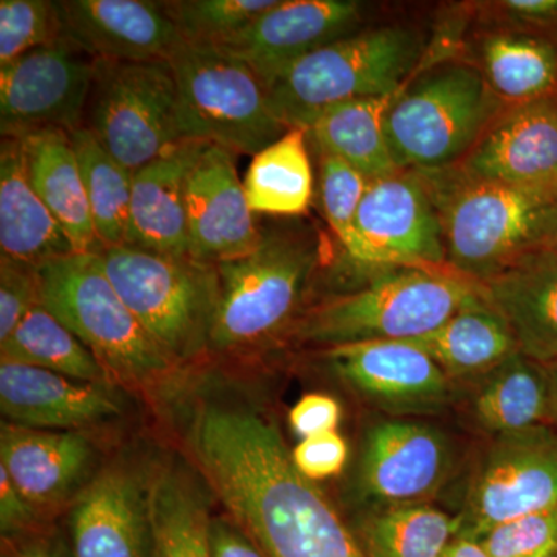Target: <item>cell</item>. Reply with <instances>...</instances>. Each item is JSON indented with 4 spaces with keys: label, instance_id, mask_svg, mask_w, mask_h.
I'll use <instances>...</instances> for the list:
<instances>
[{
    "label": "cell",
    "instance_id": "6da1fadb",
    "mask_svg": "<svg viewBox=\"0 0 557 557\" xmlns=\"http://www.w3.org/2000/svg\"><path fill=\"white\" fill-rule=\"evenodd\" d=\"M171 392L164 417L186 457L263 556L368 557L244 388L203 373Z\"/></svg>",
    "mask_w": 557,
    "mask_h": 557
},
{
    "label": "cell",
    "instance_id": "7a4b0ae2",
    "mask_svg": "<svg viewBox=\"0 0 557 557\" xmlns=\"http://www.w3.org/2000/svg\"><path fill=\"white\" fill-rule=\"evenodd\" d=\"M418 174L438 209L446 259L458 276L480 285L557 247V185H505L457 166Z\"/></svg>",
    "mask_w": 557,
    "mask_h": 557
},
{
    "label": "cell",
    "instance_id": "3957f363",
    "mask_svg": "<svg viewBox=\"0 0 557 557\" xmlns=\"http://www.w3.org/2000/svg\"><path fill=\"white\" fill-rule=\"evenodd\" d=\"M325 244L306 215L260 219L258 247L218 263L220 298L209 351L242 354L289 332Z\"/></svg>",
    "mask_w": 557,
    "mask_h": 557
},
{
    "label": "cell",
    "instance_id": "277c9868",
    "mask_svg": "<svg viewBox=\"0 0 557 557\" xmlns=\"http://www.w3.org/2000/svg\"><path fill=\"white\" fill-rule=\"evenodd\" d=\"M504 106L474 62L421 65L394 95L384 115L395 166L412 172L458 166Z\"/></svg>",
    "mask_w": 557,
    "mask_h": 557
},
{
    "label": "cell",
    "instance_id": "5b68a950",
    "mask_svg": "<svg viewBox=\"0 0 557 557\" xmlns=\"http://www.w3.org/2000/svg\"><path fill=\"white\" fill-rule=\"evenodd\" d=\"M424 53L423 33L412 25H366L288 69L269 89L271 108L288 129L309 131L341 102L397 94Z\"/></svg>",
    "mask_w": 557,
    "mask_h": 557
},
{
    "label": "cell",
    "instance_id": "8992f818",
    "mask_svg": "<svg viewBox=\"0 0 557 557\" xmlns=\"http://www.w3.org/2000/svg\"><path fill=\"white\" fill-rule=\"evenodd\" d=\"M482 296L454 271L380 269L364 287L304 311L289 333L324 348L370 341H410L434 332Z\"/></svg>",
    "mask_w": 557,
    "mask_h": 557
},
{
    "label": "cell",
    "instance_id": "52a82bcc",
    "mask_svg": "<svg viewBox=\"0 0 557 557\" xmlns=\"http://www.w3.org/2000/svg\"><path fill=\"white\" fill-rule=\"evenodd\" d=\"M113 287L172 364L209 351L220 298L218 265L120 245L100 252Z\"/></svg>",
    "mask_w": 557,
    "mask_h": 557
},
{
    "label": "cell",
    "instance_id": "ba28073f",
    "mask_svg": "<svg viewBox=\"0 0 557 557\" xmlns=\"http://www.w3.org/2000/svg\"><path fill=\"white\" fill-rule=\"evenodd\" d=\"M39 304L78 336L110 379L145 386L175 368L141 327L106 274L100 255H75L38 267Z\"/></svg>",
    "mask_w": 557,
    "mask_h": 557
},
{
    "label": "cell",
    "instance_id": "9c48e42d",
    "mask_svg": "<svg viewBox=\"0 0 557 557\" xmlns=\"http://www.w3.org/2000/svg\"><path fill=\"white\" fill-rule=\"evenodd\" d=\"M166 61L177 86L183 139L255 157L289 131L259 76L228 51L182 40Z\"/></svg>",
    "mask_w": 557,
    "mask_h": 557
},
{
    "label": "cell",
    "instance_id": "30bf717a",
    "mask_svg": "<svg viewBox=\"0 0 557 557\" xmlns=\"http://www.w3.org/2000/svg\"><path fill=\"white\" fill-rule=\"evenodd\" d=\"M84 127L131 172L183 141L170 62L94 60Z\"/></svg>",
    "mask_w": 557,
    "mask_h": 557
},
{
    "label": "cell",
    "instance_id": "8fae6325",
    "mask_svg": "<svg viewBox=\"0 0 557 557\" xmlns=\"http://www.w3.org/2000/svg\"><path fill=\"white\" fill-rule=\"evenodd\" d=\"M557 508V431L548 424L497 435L458 516L457 537L479 541L500 523Z\"/></svg>",
    "mask_w": 557,
    "mask_h": 557
},
{
    "label": "cell",
    "instance_id": "7c38bea8",
    "mask_svg": "<svg viewBox=\"0 0 557 557\" xmlns=\"http://www.w3.org/2000/svg\"><path fill=\"white\" fill-rule=\"evenodd\" d=\"M94 58L60 39L0 67L2 138L33 132H73L84 126Z\"/></svg>",
    "mask_w": 557,
    "mask_h": 557
},
{
    "label": "cell",
    "instance_id": "4fadbf2b",
    "mask_svg": "<svg viewBox=\"0 0 557 557\" xmlns=\"http://www.w3.org/2000/svg\"><path fill=\"white\" fill-rule=\"evenodd\" d=\"M357 230L373 269L453 271L438 209L418 172L397 171L369 182Z\"/></svg>",
    "mask_w": 557,
    "mask_h": 557
},
{
    "label": "cell",
    "instance_id": "5bb4252c",
    "mask_svg": "<svg viewBox=\"0 0 557 557\" xmlns=\"http://www.w3.org/2000/svg\"><path fill=\"white\" fill-rule=\"evenodd\" d=\"M366 11L358 0H278L215 47L248 64L269 90L313 51L366 27Z\"/></svg>",
    "mask_w": 557,
    "mask_h": 557
},
{
    "label": "cell",
    "instance_id": "9a60e30c",
    "mask_svg": "<svg viewBox=\"0 0 557 557\" xmlns=\"http://www.w3.org/2000/svg\"><path fill=\"white\" fill-rule=\"evenodd\" d=\"M69 537L73 557H156L149 469H101L73 500Z\"/></svg>",
    "mask_w": 557,
    "mask_h": 557
},
{
    "label": "cell",
    "instance_id": "2e32d148",
    "mask_svg": "<svg viewBox=\"0 0 557 557\" xmlns=\"http://www.w3.org/2000/svg\"><path fill=\"white\" fill-rule=\"evenodd\" d=\"M236 153L207 143L186 189L190 258L218 265L258 247L260 219L249 208Z\"/></svg>",
    "mask_w": 557,
    "mask_h": 557
},
{
    "label": "cell",
    "instance_id": "e0dca14e",
    "mask_svg": "<svg viewBox=\"0 0 557 557\" xmlns=\"http://www.w3.org/2000/svg\"><path fill=\"white\" fill-rule=\"evenodd\" d=\"M322 355L348 386L392 412H428L449 398V376L408 341L343 344Z\"/></svg>",
    "mask_w": 557,
    "mask_h": 557
},
{
    "label": "cell",
    "instance_id": "ac0fdd59",
    "mask_svg": "<svg viewBox=\"0 0 557 557\" xmlns=\"http://www.w3.org/2000/svg\"><path fill=\"white\" fill-rule=\"evenodd\" d=\"M450 468L449 440L443 432L391 420L370 429L359 463V491L380 507L409 505L431 496Z\"/></svg>",
    "mask_w": 557,
    "mask_h": 557
},
{
    "label": "cell",
    "instance_id": "d6986e66",
    "mask_svg": "<svg viewBox=\"0 0 557 557\" xmlns=\"http://www.w3.org/2000/svg\"><path fill=\"white\" fill-rule=\"evenodd\" d=\"M460 168L516 186L557 185V94L505 104Z\"/></svg>",
    "mask_w": 557,
    "mask_h": 557
},
{
    "label": "cell",
    "instance_id": "ffe728a7",
    "mask_svg": "<svg viewBox=\"0 0 557 557\" xmlns=\"http://www.w3.org/2000/svg\"><path fill=\"white\" fill-rule=\"evenodd\" d=\"M62 38L94 60L166 61L182 42L163 2L61 0Z\"/></svg>",
    "mask_w": 557,
    "mask_h": 557
},
{
    "label": "cell",
    "instance_id": "44dd1931",
    "mask_svg": "<svg viewBox=\"0 0 557 557\" xmlns=\"http://www.w3.org/2000/svg\"><path fill=\"white\" fill-rule=\"evenodd\" d=\"M113 383H90L0 359V410L7 423L79 431L123 412Z\"/></svg>",
    "mask_w": 557,
    "mask_h": 557
},
{
    "label": "cell",
    "instance_id": "7402d4cb",
    "mask_svg": "<svg viewBox=\"0 0 557 557\" xmlns=\"http://www.w3.org/2000/svg\"><path fill=\"white\" fill-rule=\"evenodd\" d=\"M95 449L81 431H47L2 423L0 467L38 509L58 507L87 485Z\"/></svg>",
    "mask_w": 557,
    "mask_h": 557
},
{
    "label": "cell",
    "instance_id": "603a6c76",
    "mask_svg": "<svg viewBox=\"0 0 557 557\" xmlns=\"http://www.w3.org/2000/svg\"><path fill=\"white\" fill-rule=\"evenodd\" d=\"M205 145L183 139L132 174L129 247L189 256L186 189Z\"/></svg>",
    "mask_w": 557,
    "mask_h": 557
},
{
    "label": "cell",
    "instance_id": "cb8c5ba5",
    "mask_svg": "<svg viewBox=\"0 0 557 557\" xmlns=\"http://www.w3.org/2000/svg\"><path fill=\"white\" fill-rule=\"evenodd\" d=\"M480 288L525 357L541 364L557 359V247L528 256Z\"/></svg>",
    "mask_w": 557,
    "mask_h": 557
},
{
    "label": "cell",
    "instance_id": "d4e9b609",
    "mask_svg": "<svg viewBox=\"0 0 557 557\" xmlns=\"http://www.w3.org/2000/svg\"><path fill=\"white\" fill-rule=\"evenodd\" d=\"M0 248L2 258L33 267L76 252L33 189L17 138H2L0 145Z\"/></svg>",
    "mask_w": 557,
    "mask_h": 557
},
{
    "label": "cell",
    "instance_id": "484cf974",
    "mask_svg": "<svg viewBox=\"0 0 557 557\" xmlns=\"http://www.w3.org/2000/svg\"><path fill=\"white\" fill-rule=\"evenodd\" d=\"M24 148L28 178L81 255H100L89 199L69 132L47 129L17 138Z\"/></svg>",
    "mask_w": 557,
    "mask_h": 557
},
{
    "label": "cell",
    "instance_id": "4316f807",
    "mask_svg": "<svg viewBox=\"0 0 557 557\" xmlns=\"http://www.w3.org/2000/svg\"><path fill=\"white\" fill-rule=\"evenodd\" d=\"M196 469L171 458L149 468L156 557H214L207 483Z\"/></svg>",
    "mask_w": 557,
    "mask_h": 557
},
{
    "label": "cell",
    "instance_id": "83f0119b",
    "mask_svg": "<svg viewBox=\"0 0 557 557\" xmlns=\"http://www.w3.org/2000/svg\"><path fill=\"white\" fill-rule=\"evenodd\" d=\"M480 72L505 104L557 94V42L498 25L474 44Z\"/></svg>",
    "mask_w": 557,
    "mask_h": 557
},
{
    "label": "cell",
    "instance_id": "f1b7e54d",
    "mask_svg": "<svg viewBox=\"0 0 557 557\" xmlns=\"http://www.w3.org/2000/svg\"><path fill=\"white\" fill-rule=\"evenodd\" d=\"M408 343L434 359L448 376L485 375L520 351L508 322L483 295L434 332Z\"/></svg>",
    "mask_w": 557,
    "mask_h": 557
},
{
    "label": "cell",
    "instance_id": "f546056e",
    "mask_svg": "<svg viewBox=\"0 0 557 557\" xmlns=\"http://www.w3.org/2000/svg\"><path fill=\"white\" fill-rule=\"evenodd\" d=\"M307 131L289 129L252 157L244 178L249 208L263 218H304L317 194Z\"/></svg>",
    "mask_w": 557,
    "mask_h": 557
},
{
    "label": "cell",
    "instance_id": "4dcf8cb0",
    "mask_svg": "<svg viewBox=\"0 0 557 557\" xmlns=\"http://www.w3.org/2000/svg\"><path fill=\"white\" fill-rule=\"evenodd\" d=\"M392 98H359L324 110L307 131L311 150L338 157L369 182L399 171L384 131Z\"/></svg>",
    "mask_w": 557,
    "mask_h": 557
},
{
    "label": "cell",
    "instance_id": "1f68e13d",
    "mask_svg": "<svg viewBox=\"0 0 557 557\" xmlns=\"http://www.w3.org/2000/svg\"><path fill=\"white\" fill-rule=\"evenodd\" d=\"M472 410L480 426L496 435L548 424V380L544 364L522 351L485 373Z\"/></svg>",
    "mask_w": 557,
    "mask_h": 557
},
{
    "label": "cell",
    "instance_id": "d6a6232c",
    "mask_svg": "<svg viewBox=\"0 0 557 557\" xmlns=\"http://www.w3.org/2000/svg\"><path fill=\"white\" fill-rule=\"evenodd\" d=\"M457 533V519L417 504L375 508L354 531L368 557H442Z\"/></svg>",
    "mask_w": 557,
    "mask_h": 557
},
{
    "label": "cell",
    "instance_id": "836d02e7",
    "mask_svg": "<svg viewBox=\"0 0 557 557\" xmlns=\"http://www.w3.org/2000/svg\"><path fill=\"white\" fill-rule=\"evenodd\" d=\"M0 355L2 361L35 366L70 379L113 383L108 370L78 336L40 304H36L9 338L0 343Z\"/></svg>",
    "mask_w": 557,
    "mask_h": 557
},
{
    "label": "cell",
    "instance_id": "e575fe53",
    "mask_svg": "<svg viewBox=\"0 0 557 557\" xmlns=\"http://www.w3.org/2000/svg\"><path fill=\"white\" fill-rule=\"evenodd\" d=\"M78 159L95 231L102 247L129 240L132 174L102 148L87 127L70 132Z\"/></svg>",
    "mask_w": 557,
    "mask_h": 557
},
{
    "label": "cell",
    "instance_id": "d590c367",
    "mask_svg": "<svg viewBox=\"0 0 557 557\" xmlns=\"http://www.w3.org/2000/svg\"><path fill=\"white\" fill-rule=\"evenodd\" d=\"M313 152L318 156L317 194L322 215L344 251L359 265L369 267L368 248L357 230L358 209L369 180L338 157Z\"/></svg>",
    "mask_w": 557,
    "mask_h": 557
},
{
    "label": "cell",
    "instance_id": "8d00e7d4",
    "mask_svg": "<svg viewBox=\"0 0 557 557\" xmlns=\"http://www.w3.org/2000/svg\"><path fill=\"white\" fill-rule=\"evenodd\" d=\"M278 0H171L163 2L180 38L189 44L219 46L233 38Z\"/></svg>",
    "mask_w": 557,
    "mask_h": 557
},
{
    "label": "cell",
    "instance_id": "74e56055",
    "mask_svg": "<svg viewBox=\"0 0 557 557\" xmlns=\"http://www.w3.org/2000/svg\"><path fill=\"white\" fill-rule=\"evenodd\" d=\"M62 39L60 11L51 0L0 2V67Z\"/></svg>",
    "mask_w": 557,
    "mask_h": 557
},
{
    "label": "cell",
    "instance_id": "f35d334b",
    "mask_svg": "<svg viewBox=\"0 0 557 557\" xmlns=\"http://www.w3.org/2000/svg\"><path fill=\"white\" fill-rule=\"evenodd\" d=\"M479 542L490 557H557V508L500 523Z\"/></svg>",
    "mask_w": 557,
    "mask_h": 557
},
{
    "label": "cell",
    "instance_id": "ab89813d",
    "mask_svg": "<svg viewBox=\"0 0 557 557\" xmlns=\"http://www.w3.org/2000/svg\"><path fill=\"white\" fill-rule=\"evenodd\" d=\"M39 304L38 267L0 258V343Z\"/></svg>",
    "mask_w": 557,
    "mask_h": 557
},
{
    "label": "cell",
    "instance_id": "60d3db41",
    "mask_svg": "<svg viewBox=\"0 0 557 557\" xmlns=\"http://www.w3.org/2000/svg\"><path fill=\"white\" fill-rule=\"evenodd\" d=\"M347 456L346 440L336 431L302 438L292 450L296 469L311 482L338 475L346 465Z\"/></svg>",
    "mask_w": 557,
    "mask_h": 557
},
{
    "label": "cell",
    "instance_id": "b9f144b4",
    "mask_svg": "<svg viewBox=\"0 0 557 557\" xmlns=\"http://www.w3.org/2000/svg\"><path fill=\"white\" fill-rule=\"evenodd\" d=\"M485 10L504 27L545 36L557 42V0H504L486 3Z\"/></svg>",
    "mask_w": 557,
    "mask_h": 557
},
{
    "label": "cell",
    "instance_id": "7bdbcfd3",
    "mask_svg": "<svg viewBox=\"0 0 557 557\" xmlns=\"http://www.w3.org/2000/svg\"><path fill=\"white\" fill-rule=\"evenodd\" d=\"M39 511L27 500L5 469L0 467V531L3 542L20 541L38 533Z\"/></svg>",
    "mask_w": 557,
    "mask_h": 557
},
{
    "label": "cell",
    "instance_id": "ee69618b",
    "mask_svg": "<svg viewBox=\"0 0 557 557\" xmlns=\"http://www.w3.org/2000/svg\"><path fill=\"white\" fill-rule=\"evenodd\" d=\"M288 421L293 431L302 438L336 431L341 421V406L329 395H304L289 410Z\"/></svg>",
    "mask_w": 557,
    "mask_h": 557
},
{
    "label": "cell",
    "instance_id": "f6af8a7d",
    "mask_svg": "<svg viewBox=\"0 0 557 557\" xmlns=\"http://www.w3.org/2000/svg\"><path fill=\"white\" fill-rule=\"evenodd\" d=\"M211 547L214 557H265L258 545L230 518H212Z\"/></svg>",
    "mask_w": 557,
    "mask_h": 557
},
{
    "label": "cell",
    "instance_id": "bcb514c9",
    "mask_svg": "<svg viewBox=\"0 0 557 557\" xmlns=\"http://www.w3.org/2000/svg\"><path fill=\"white\" fill-rule=\"evenodd\" d=\"M5 544H9V548L3 557H73L67 545L39 533Z\"/></svg>",
    "mask_w": 557,
    "mask_h": 557
},
{
    "label": "cell",
    "instance_id": "7dc6e473",
    "mask_svg": "<svg viewBox=\"0 0 557 557\" xmlns=\"http://www.w3.org/2000/svg\"><path fill=\"white\" fill-rule=\"evenodd\" d=\"M442 557H490L479 541L469 537H456L450 542Z\"/></svg>",
    "mask_w": 557,
    "mask_h": 557
},
{
    "label": "cell",
    "instance_id": "c3c4849f",
    "mask_svg": "<svg viewBox=\"0 0 557 557\" xmlns=\"http://www.w3.org/2000/svg\"><path fill=\"white\" fill-rule=\"evenodd\" d=\"M544 368L548 380V426L557 431V359Z\"/></svg>",
    "mask_w": 557,
    "mask_h": 557
}]
</instances>
